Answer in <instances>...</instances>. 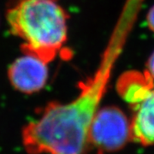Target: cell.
<instances>
[{"mask_svg":"<svg viewBox=\"0 0 154 154\" xmlns=\"http://www.w3.org/2000/svg\"><path fill=\"white\" fill-rule=\"evenodd\" d=\"M123 32L116 29L100 66L93 76L80 83V93L69 103L49 102L37 119L28 122L22 133V144L29 154H85L88 133L104 97L110 72L122 50Z\"/></svg>","mask_w":154,"mask_h":154,"instance_id":"cell-1","label":"cell"},{"mask_svg":"<svg viewBox=\"0 0 154 154\" xmlns=\"http://www.w3.org/2000/svg\"><path fill=\"white\" fill-rule=\"evenodd\" d=\"M68 14L58 0H11L6 19L24 54L51 63L68 39Z\"/></svg>","mask_w":154,"mask_h":154,"instance_id":"cell-2","label":"cell"},{"mask_svg":"<svg viewBox=\"0 0 154 154\" xmlns=\"http://www.w3.org/2000/svg\"><path fill=\"white\" fill-rule=\"evenodd\" d=\"M131 138V123L119 108L107 106L98 110L88 133V143L99 154L122 149Z\"/></svg>","mask_w":154,"mask_h":154,"instance_id":"cell-3","label":"cell"},{"mask_svg":"<svg viewBox=\"0 0 154 154\" xmlns=\"http://www.w3.org/2000/svg\"><path fill=\"white\" fill-rule=\"evenodd\" d=\"M8 79L11 86L22 94L38 93L48 82V63L34 56L23 54L9 67Z\"/></svg>","mask_w":154,"mask_h":154,"instance_id":"cell-4","label":"cell"},{"mask_svg":"<svg viewBox=\"0 0 154 154\" xmlns=\"http://www.w3.org/2000/svg\"><path fill=\"white\" fill-rule=\"evenodd\" d=\"M118 94L134 108L146 99L154 89V81L147 72L131 70L119 77L116 83Z\"/></svg>","mask_w":154,"mask_h":154,"instance_id":"cell-5","label":"cell"},{"mask_svg":"<svg viewBox=\"0 0 154 154\" xmlns=\"http://www.w3.org/2000/svg\"><path fill=\"white\" fill-rule=\"evenodd\" d=\"M132 109L131 138L144 146L154 145V89Z\"/></svg>","mask_w":154,"mask_h":154,"instance_id":"cell-6","label":"cell"},{"mask_svg":"<svg viewBox=\"0 0 154 154\" xmlns=\"http://www.w3.org/2000/svg\"><path fill=\"white\" fill-rule=\"evenodd\" d=\"M146 72L152 79L154 81V51L152 55L150 56L148 61L146 63Z\"/></svg>","mask_w":154,"mask_h":154,"instance_id":"cell-7","label":"cell"},{"mask_svg":"<svg viewBox=\"0 0 154 154\" xmlns=\"http://www.w3.org/2000/svg\"><path fill=\"white\" fill-rule=\"evenodd\" d=\"M146 22H147L149 28L152 32H154V6H152L149 10L147 16H146Z\"/></svg>","mask_w":154,"mask_h":154,"instance_id":"cell-8","label":"cell"}]
</instances>
